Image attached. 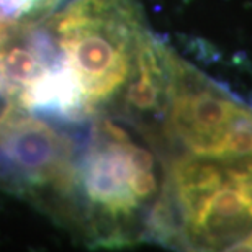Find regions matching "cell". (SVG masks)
I'll return each mask as SVG.
<instances>
[{"label":"cell","instance_id":"cell-2","mask_svg":"<svg viewBox=\"0 0 252 252\" xmlns=\"http://www.w3.org/2000/svg\"><path fill=\"white\" fill-rule=\"evenodd\" d=\"M41 22L70 120L115 117L158 38L139 0H65Z\"/></svg>","mask_w":252,"mask_h":252},{"label":"cell","instance_id":"cell-5","mask_svg":"<svg viewBox=\"0 0 252 252\" xmlns=\"http://www.w3.org/2000/svg\"><path fill=\"white\" fill-rule=\"evenodd\" d=\"M2 103H3V100H2V98H0V108H2Z\"/></svg>","mask_w":252,"mask_h":252},{"label":"cell","instance_id":"cell-3","mask_svg":"<svg viewBox=\"0 0 252 252\" xmlns=\"http://www.w3.org/2000/svg\"><path fill=\"white\" fill-rule=\"evenodd\" d=\"M153 244L187 251H252V154H170Z\"/></svg>","mask_w":252,"mask_h":252},{"label":"cell","instance_id":"cell-1","mask_svg":"<svg viewBox=\"0 0 252 252\" xmlns=\"http://www.w3.org/2000/svg\"><path fill=\"white\" fill-rule=\"evenodd\" d=\"M165 158L149 126L100 115L75 123L61 175L38 206L90 248L151 243Z\"/></svg>","mask_w":252,"mask_h":252},{"label":"cell","instance_id":"cell-4","mask_svg":"<svg viewBox=\"0 0 252 252\" xmlns=\"http://www.w3.org/2000/svg\"><path fill=\"white\" fill-rule=\"evenodd\" d=\"M159 136L164 158L252 154V102L201 72L174 49Z\"/></svg>","mask_w":252,"mask_h":252}]
</instances>
